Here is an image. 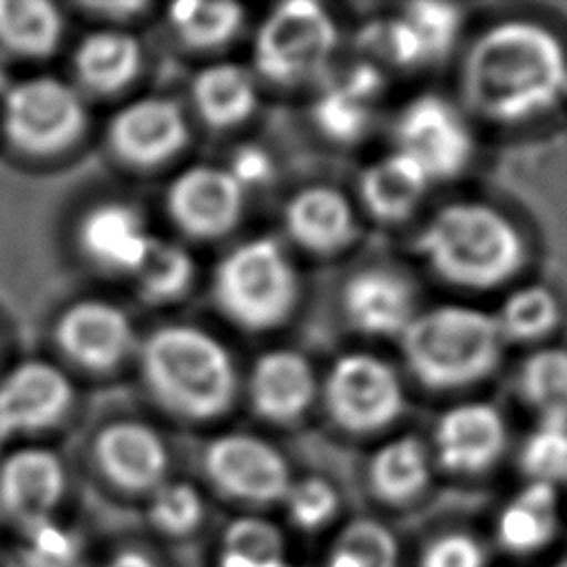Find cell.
<instances>
[{
	"label": "cell",
	"instance_id": "6da1fadb",
	"mask_svg": "<svg viewBox=\"0 0 567 567\" xmlns=\"http://www.w3.org/2000/svg\"><path fill=\"white\" fill-rule=\"evenodd\" d=\"M567 86L560 42L534 22H501L470 49L463 66L467 104L496 122H523L551 109Z\"/></svg>",
	"mask_w": 567,
	"mask_h": 567
},
{
	"label": "cell",
	"instance_id": "7a4b0ae2",
	"mask_svg": "<svg viewBox=\"0 0 567 567\" xmlns=\"http://www.w3.org/2000/svg\"><path fill=\"white\" fill-rule=\"evenodd\" d=\"M142 374L151 394L184 419L224 414L237 392L228 350L193 326H164L142 346Z\"/></svg>",
	"mask_w": 567,
	"mask_h": 567
},
{
	"label": "cell",
	"instance_id": "3957f363",
	"mask_svg": "<svg viewBox=\"0 0 567 567\" xmlns=\"http://www.w3.org/2000/svg\"><path fill=\"white\" fill-rule=\"evenodd\" d=\"M416 248L439 277L465 288L498 286L525 259L518 230L496 208L478 202L441 208L423 228Z\"/></svg>",
	"mask_w": 567,
	"mask_h": 567
},
{
	"label": "cell",
	"instance_id": "277c9868",
	"mask_svg": "<svg viewBox=\"0 0 567 567\" xmlns=\"http://www.w3.org/2000/svg\"><path fill=\"white\" fill-rule=\"evenodd\" d=\"M410 370L430 388H458L483 379L501 357L496 319L465 306L414 315L401 334Z\"/></svg>",
	"mask_w": 567,
	"mask_h": 567
},
{
	"label": "cell",
	"instance_id": "5b68a950",
	"mask_svg": "<svg viewBox=\"0 0 567 567\" xmlns=\"http://www.w3.org/2000/svg\"><path fill=\"white\" fill-rule=\"evenodd\" d=\"M213 292L230 321L248 330H266L292 312L297 275L275 239L255 237L219 261Z\"/></svg>",
	"mask_w": 567,
	"mask_h": 567
},
{
	"label": "cell",
	"instance_id": "8992f818",
	"mask_svg": "<svg viewBox=\"0 0 567 567\" xmlns=\"http://www.w3.org/2000/svg\"><path fill=\"white\" fill-rule=\"evenodd\" d=\"M334 42V24L321 4L310 0L284 2L257 33L255 66L277 84L303 82L328 64Z\"/></svg>",
	"mask_w": 567,
	"mask_h": 567
},
{
	"label": "cell",
	"instance_id": "52a82bcc",
	"mask_svg": "<svg viewBox=\"0 0 567 567\" xmlns=\"http://www.w3.org/2000/svg\"><path fill=\"white\" fill-rule=\"evenodd\" d=\"M2 124L18 148L49 155L66 148L82 133L84 106L69 84L55 78H31L7 91Z\"/></svg>",
	"mask_w": 567,
	"mask_h": 567
},
{
	"label": "cell",
	"instance_id": "ba28073f",
	"mask_svg": "<svg viewBox=\"0 0 567 567\" xmlns=\"http://www.w3.org/2000/svg\"><path fill=\"white\" fill-rule=\"evenodd\" d=\"M330 416L350 432H372L394 421L403 392L394 370L372 354L341 357L326 379Z\"/></svg>",
	"mask_w": 567,
	"mask_h": 567
},
{
	"label": "cell",
	"instance_id": "9c48e42d",
	"mask_svg": "<svg viewBox=\"0 0 567 567\" xmlns=\"http://www.w3.org/2000/svg\"><path fill=\"white\" fill-rule=\"evenodd\" d=\"M210 483L228 498L270 505L284 501L290 489L286 458L266 441L250 434H224L204 456Z\"/></svg>",
	"mask_w": 567,
	"mask_h": 567
},
{
	"label": "cell",
	"instance_id": "30bf717a",
	"mask_svg": "<svg viewBox=\"0 0 567 567\" xmlns=\"http://www.w3.org/2000/svg\"><path fill=\"white\" fill-rule=\"evenodd\" d=\"M399 153L432 179L458 175L472 157V137L456 111L436 95L416 97L396 124Z\"/></svg>",
	"mask_w": 567,
	"mask_h": 567
},
{
	"label": "cell",
	"instance_id": "8fae6325",
	"mask_svg": "<svg viewBox=\"0 0 567 567\" xmlns=\"http://www.w3.org/2000/svg\"><path fill=\"white\" fill-rule=\"evenodd\" d=\"M73 401L69 379L51 363L24 361L0 383V441L58 423Z\"/></svg>",
	"mask_w": 567,
	"mask_h": 567
},
{
	"label": "cell",
	"instance_id": "7c38bea8",
	"mask_svg": "<svg viewBox=\"0 0 567 567\" xmlns=\"http://www.w3.org/2000/svg\"><path fill=\"white\" fill-rule=\"evenodd\" d=\"M168 213L175 224L195 237L228 233L244 206V188L219 166H190L168 188Z\"/></svg>",
	"mask_w": 567,
	"mask_h": 567
},
{
	"label": "cell",
	"instance_id": "4fadbf2b",
	"mask_svg": "<svg viewBox=\"0 0 567 567\" xmlns=\"http://www.w3.org/2000/svg\"><path fill=\"white\" fill-rule=\"evenodd\" d=\"M55 339L69 359L89 370L115 368L135 343L128 317L102 299L69 306L58 319Z\"/></svg>",
	"mask_w": 567,
	"mask_h": 567
},
{
	"label": "cell",
	"instance_id": "5bb4252c",
	"mask_svg": "<svg viewBox=\"0 0 567 567\" xmlns=\"http://www.w3.org/2000/svg\"><path fill=\"white\" fill-rule=\"evenodd\" d=\"M182 109L166 97H144L124 106L109 126L115 155L137 166H153L175 155L186 142Z\"/></svg>",
	"mask_w": 567,
	"mask_h": 567
},
{
	"label": "cell",
	"instance_id": "9a60e30c",
	"mask_svg": "<svg viewBox=\"0 0 567 567\" xmlns=\"http://www.w3.org/2000/svg\"><path fill=\"white\" fill-rule=\"evenodd\" d=\"M503 416L487 403H463L447 410L434 430L441 465L454 474H481L505 450Z\"/></svg>",
	"mask_w": 567,
	"mask_h": 567
},
{
	"label": "cell",
	"instance_id": "2e32d148",
	"mask_svg": "<svg viewBox=\"0 0 567 567\" xmlns=\"http://www.w3.org/2000/svg\"><path fill=\"white\" fill-rule=\"evenodd\" d=\"M102 474L131 494L155 492L166 474L168 454L162 439L135 421L106 425L93 445Z\"/></svg>",
	"mask_w": 567,
	"mask_h": 567
},
{
	"label": "cell",
	"instance_id": "e0dca14e",
	"mask_svg": "<svg viewBox=\"0 0 567 567\" xmlns=\"http://www.w3.org/2000/svg\"><path fill=\"white\" fill-rule=\"evenodd\" d=\"M62 492L64 470L49 450H18L0 467V507L27 529L49 520Z\"/></svg>",
	"mask_w": 567,
	"mask_h": 567
},
{
	"label": "cell",
	"instance_id": "ac0fdd59",
	"mask_svg": "<svg viewBox=\"0 0 567 567\" xmlns=\"http://www.w3.org/2000/svg\"><path fill=\"white\" fill-rule=\"evenodd\" d=\"M84 255L100 268L133 275L142 264L153 235L142 215L122 202L93 206L78 230Z\"/></svg>",
	"mask_w": 567,
	"mask_h": 567
},
{
	"label": "cell",
	"instance_id": "d6986e66",
	"mask_svg": "<svg viewBox=\"0 0 567 567\" xmlns=\"http://www.w3.org/2000/svg\"><path fill=\"white\" fill-rule=\"evenodd\" d=\"M343 310L354 328L368 334H403L414 319L410 281L390 270H363L343 288Z\"/></svg>",
	"mask_w": 567,
	"mask_h": 567
},
{
	"label": "cell",
	"instance_id": "ffe728a7",
	"mask_svg": "<svg viewBox=\"0 0 567 567\" xmlns=\"http://www.w3.org/2000/svg\"><path fill=\"white\" fill-rule=\"evenodd\" d=\"M315 396L310 363L292 350L264 354L250 374V401L257 414L275 423L299 419Z\"/></svg>",
	"mask_w": 567,
	"mask_h": 567
},
{
	"label": "cell",
	"instance_id": "44dd1931",
	"mask_svg": "<svg viewBox=\"0 0 567 567\" xmlns=\"http://www.w3.org/2000/svg\"><path fill=\"white\" fill-rule=\"evenodd\" d=\"M290 237L312 252H334L354 237V215L348 199L330 186L299 190L286 206Z\"/></svg>",
	"mask_w": 567,
	"mask_h": 567
},
{
	"label": "cell",
	"instance_id": "7402d4cb",
	"mask_svg": "<svg viewBox=\"0 0 567 567\" xmlns=\"http://www.w3.org/2000/svg\"><path fill=\"white\" fill-rule=\"evenodd\" d=\"M556 487L529 481L498 514L496 538L509 554L529 556L545 549L558 534Z\"/></svg>",
	"mask_w": 567,
	"mask_h": 567
},
{
	"label": "cell",
	"instance_id": "603a6c76",
	"mask_svg": "<svg viewBox=\"0 0 567 567\" xmlns=\"http://www.w3.org/2000/svg\"><path fill=\"white\" fill-rule=\"evenodd\" d=\"M383 75L370 66H354L341 82L326 89L312 109L317 126L337 142H354L370 126V102L381 91Z\"/></svg>",
	"mask_w": 567,
	"mask_h": 567
},
{
	"label": "cell",
	"instance_id": "cb8c5ba5",
	"mask_svg": "<svg viewBox=\"0 0 567 567\" xmlns=\"http://www.w3.org/2000/svg\"><path fill=\"white\" fill-rule=\"evenodd\" d=\"M427 184L423 168L396 151L363 173L361 197L377 219L396 221L416 208Z\"/></svg>",
	"mask_w": 567,
	"mask_h": 567
},
{
	"label": "cell",
	"instance_id": "d4e9b609",
	"mask_svg": "<svg viewBox=\"0 0 567 567\" xmlns=\"http://www.w3.org/2000/svg\"><path fill=\"white\" fill-rule=\"evenodd\" d=\"M368 483L372 494L385 505L414 501L430 483L427 450L414 436L385 443L370 461Z\"/></svg>",
	"mask_w": 567,
	"mask_h": 567
},
{
	"label": "cell",
	"instance_id": "484cf974",
	"mask_svg": "<svg viewBox=\"0 0 567 567\" xmlns=\"http://www.w3.org/2000/svg\"><path fill=\"white\" fill-rule=\"evenodd\" d=\"M193 100L210 126H235L246 120L257 102L252 75L239 64H213L197 73Z\"/></svg>",
	"mask_w": 567,
	"mask_h": 567
},
{
	"label": "cell",
	"instance_id": "4316f807",
	"mask_svg": "<svg viewBox=\"0 0 567 567\" xmlns=\"http://www.w3.org/2000/svg\"><path fill=\"white\" fill-rule=\"evenodd\" d=\"M73 62L89 89L111 93L137 75L140 44L124 31H97L78 47Z\"/></svg>",
	"mask_w": 567,
	"mask_h": 567
},
{
	"label": "cell",
	"instance_id": "83f0119b",
	"mask_svg": "<svg viewBox=\"0 0 567 567\" xmlns=\"http://www.w3.org/2000/svg\"><path fill=\"white\" fill-rule=\"evenodd\" d=\"M62 35V18L47 0H0V44L18 55H49Z\"/></svg>",
	"mask_w": 567,
	"mask_h": 567
},
{
	"label": "cell",
	"instance_id": "f1b7e54d",
	"mask_svg": "<svg viewBox=\"0 0 567 567\" xmlns=\"http://www.w3.org/2000/svg\"><path fill=\"white\" fill-rule=\"evenodd\" d=\"M520 394L547 423H567V350L545 348L520 370Z\"/></svg>",
	"mask_w": 567,
	"mask_h": 567
},
{
	"label": "cell",
	"instance_id": "f546056e",
	"mask_svg": "<svg viewBox=\"0 0 567 567\" xmlns=\"http://www.w3.org/2000/svg\"><path fill=\"white\" fill-rule=\"evenodd\" d=\"M193 259L182 246L153 237L133 277L146 301L162 303L184 295L193 281Z\"/></svg>",
	"mask_w": 567,
	"mask_h": 567
},
{
	"label": "cell",
	"instance_id": "4dcf8cb0",
	"mask_svg": "<svg viewBox=\"0 0 567 567\" xmlns=\"http://www.w3.org/2000/svg\"><path fill=\"white\" fill-rule=\"evenodd\" d=\"M175 33L195 49H213L228 42L244 20V9L235 2L182 0L168 9Z\"/></svg>",
	"mask_w": 567,
	"mask_h": 567
},
{
	"label": "cell",
	"instance_id": "1f68e13d",
	"mask_svg": "<svg viewBox=\"0 0 567 567\" xmlns=\"http://www.w3.org/2000/svg\"><path fill=\"white\" fill-rule=\"evenodd\" d=\"M399 543L379 520L354 518L337 536L326 567H399Z\"/></svg>",
	"mask_w": 567,
	"mask_h": 567
},
{
	"label": "cell",
	"instance_id": "d6a6232c",
	"mask_svg": "<svg viewBox=\"0 0 567 567\" xmlns=\"http://www.w3.org/2000/svg\"><path fill=\"white\" fill-rule=\"evenodd\" d=\"M496 326L501 337L527 341L547 334L558 321V301L543 286H527L512 292L498 317Z\"/></svg>",
	"mask_w": 567,
	"mask_h": 567
},
{
	"label": "cell",
	"instance_id": "836d02e7",
	"mask_svg": "<svg viewBox=\"0 0 567 567\" xmlns=\"http://www.w3.org/2000/svg\"><path fill=\"white\" fill-rule=\"evenodd\" d=\"M520 467L529 481L554 485L567 478V423L540 421L520 450Z\"/></svg>",
	"mask_w": 567,
	"mask_h": 567
},
{
	"label": "cell",
	"instance_id": "e575fe53",
	"mask_svg": "<svg viewBox=\"0 0 567 567\" xmlns=\"http://www.w3.org/2000/svg\"><path fill=\"white\" fill-rule=\"evenodd\" d=\"M204 514L202 496L193 485L186 483H168L159 485L153 492L151 501V523L168 536H186L190 534Z\"/></svg>",
	"mask_w": 567,
	"mask_h": 567
},
{
	"label": "cell",
	"instance_id": "d590c367",
	"mask_svg": "<svg viewBox=\"0 0 567 567\" xmlns=\"http://www.w3.org/2000/svg\"><path fill=\"white\" fill-rule=\"evenodd\" d=\"M284 501L288 505L290 520L306 532L323 527L339 509L337 489L321 476H306L290 483Z\"/></svg>",
	"mask_w": 567,
	"mask_h": 567
},
{
	"label": "cell",
	"instance_id": "8d00e7d4",
	"mask_svg": "<svg viewBox=\"0 0 567 567\" xmlns=\"http://www.w3.org/2000/svg\"><path fill=\"white\" fill-rule=\"evenodd\" d=\"M405 18L421 38L427 60L447 53L461 27L458 9L445 2H414L408 7Z\"/></svg>",
	"mask_w": 567,
	"mask_h": 567
},
{
	"label": "cell",
	"instance_id": "74e56055",
	"mask_svg": "<svg viewBox=\"0 0 567 567\" xmlns=\"http://www.w3.org/2000/svg\"><path fill=\"white\" fill-rule=\"evenodd\" d=\"M363 42L368 44V49L381 53L385 60L399 66H414L427 60L421 38L416 35L414 27L405 16L374 22L372 27L365 29Z\"/></svg>",
	"mask_w": 567,
	"mask_h": 567
},
{
	"label": "cell",
	"instance_id": "f35d334b",
	"mask_svg": "<svg viewBox=\"0 0 567 567\" xmlns=\"http://www.w3.org/2000/svg\"><path fill=\"white\" fill-rule=\"evenodd\" d=\"M226 554H235L248 560H279L281 558V534L275 525L261 518H237L224 534Z\"/></svg>",
	"mask_w": 567,
	"mask_h": 567
},
{
	"label": "cell",
	"instance_id": "ab89813d",
	"mask_svg": "<svg viewBox=\"0 0 567 567\" xmlns=\"http://www.w3.org/2000/svg\"><path fill=\"white\" fill-rule=\"evenodd\" d=\"M29 532L31 545L22 554V567H80L78 538L51 520H44Z\"/></svg>",
	"mask_w": 567,
	"mask_h": 567
},
{
	"label": "cell",
	"instance_id": "60d3db41",
	"mask_svg": "<svg viewBox=\"0 0 567 567\" xmlns=\"http://www.w3.org/2000/svg\"><path fill=\"white\" fill-rule=\"evenodd\" d=\"M419 567H485V549L472 534L443 532L425 543Z\"/></svg>",
	"mask_w": 567,
	"mask_h": 567
},
{
	"label": "cell",
	"instance_id": "b9f144b4",
	"mask_svg": "<svg viewBox=\"0 0 567 567\" xmlns=\"http://www.w3.org/2000/svg\"><path fill=\"white\" fill-rule=\"evenodd\" d=\"M228 173L237 179V184L241 188L244 186H255V184H261V182L270 179L272 162H270V157L261 148L244 146V148H239L235 153Z\"/></svg>",
	"mask_w": 567,
	"mask_h": 567
},
{
	"label": "cell",
	"instance_id": "7bdbcfd3",
	"mask_svg": "<svg viewBox=\"0 0 567 567\" xmlns=\"http://www.w3.org/2000/svg\"><path fill=\"white\" fill-rule=\"evenodd\" d=\"M86 7L95 13H106V16H117V18H128L142 9H146V2H133V0H120V2H86Z\"/></svg>",
	"mask_w": 567,
	"mask_h": 567
},
{
	"label": "cell",
	"instance_id": "ee69618b",
	"mask_svg": "<svg viewBox=\"0 0 567 567\" xmlns=\"http://www.w3.org/2000/svg\"><path fill=\"white\" fill-rule=\"evenodd\" d=\"M106 567H155V563L142 551H122Z\"/></svg>",
	"mask_w": 567,
	"mask_h": 567
},
{
	"label": "cell",
	"instance_id": "f6af8a7d",
	"mask_svg": "<svg viewBox=\"0 0 567 567\" xmlns=\"http://www.w3.org/2000/svg\"><path fill=\"white\" fill-rule=\"evenodd\" d=\"M219 567H288V565L281 558L259 563V560H248V558H241V556H235V554H224Z\"/></svg>",
	"mask_w": 567,
	"mask_h": 567
},
{
	"label": "cell",
	"instance_id": "bcb514c9",
	"mask_svg": "<svg viewBox=\"0 0 567 567\" xmlns=\"http://www.w3.org/2000/svg\"><path fill=\"white\" fill-rule=\"evenodd\" d=\"M0 567H20V565H16L9 556H4V554L0 551Z\"/></svg>",
	"mask_w": 567,
	"mask_h": 567
},
{
	"label": "cell",
	"instance_id": "7dc6e473",
	"mask_svg": "<svg viewBox=\"0 0 567 567\" xmlns=\"http://www.w3.org/2000/svg\"><path fill=\"white\" fill-rule=\"evenodd\" d=\"M4 80H7V78H4V69H2V64H0V89L4 86Z\"/></svg>",
	"mask_w": 567,
	"mask_h": 567
}]
</instances>
